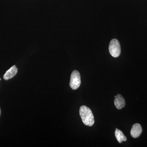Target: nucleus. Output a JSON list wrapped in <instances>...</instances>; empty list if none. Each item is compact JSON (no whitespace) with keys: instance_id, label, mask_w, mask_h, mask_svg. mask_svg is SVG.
<instances>
[{"instance_id":"nucleus-9","label":"nucleus","mask_w":147,"mask_h":147,"mask_svg":"<svg viewBox=\"0 0 147 147\" xmlns=\"http://www.w3.org/2000/svg\"><path fill=\"white\" fill-rule=\"evenodd\" d=\"M1 79H0V81H1Z\"/></svg>"},{"instance_id":"nucleus-8","label":"nucleus","mask_w":147,"mask_h":147,"mask_svg":"<svg viewBox=\"0 0 147 147\" xmlns=\"http://www.w3.org/2000/svg\"><path fill=\"white\" fill-rule=\"evenodd\" d=\"M0 115H1V109H0Z\"/></svg>"},{"instance_id":"nucleus-4","label":"nucleus","mask_w":147,"mask_h":147,"mask_svg":"<svg viewBox=\"0 0 147 147\" xmlns=\"http://www.w3.org/2000/svg\"><path fill=\"white\" fill-rule=\"evenodd\" d=\"M142 128L141 125L139 123H135L133 125L130 131V134L132 137L137 138L142 134Z\"/></svg>"},{"instance_id":"nucleus-6","label":"nucleus","mask_w":147,"mask_h":147,"mask_svg":"<svg viewBox=\"0 0 147 147\" xmlns=\"http://www.w3.org/2000/svg\"><path fill=\"white\" fill-rule=\"evenodd\" d=\"M17 71L18 69L16 66H13L3 76L4 79L5 80H8L13 78L16 75Z\"/></svg>"},{"instance_id":"nucleus-1","label":"nucleus","mask_w":147,"mask_h":147,"mask_svg":"<svg viewBox=\"0 0 147 147\" xmlns=\"http://www.w3.org/2000/svg\"><path fill=\"white\" fill-rule=\"evenodd\" d=\"M79 114L84 124L92 126L94 123V119L93 113L90 108L85 105L81 106L79 110Z\"/></svg>"},{"instance_id":"nucleus-2","label":"nucleus","mask_w":147,"mask_h":147,"mask_svg":"<svg viewBox=\"0 0 147 147\" xmlns=\"http://www.w3.org/2000/svg\"><path fill=\"white\" fill-rule=\"evenodd\" d=\"M109 50L110 55L114 57L117 58L119 56L121 51V46L117 40L113 39L110 41Z\"/></svg>"},{"instance_id":"nucleus-7","label":"nucleus","mask_w":147,"mask_h":147,"mask_svg":"<svg viewBox=\"0 0 147 147\" xmlns=\"http://www.w3.org/2000/svg\"><path fill=\"white\" fill-rule=\"evenodd\" d=\"M115 135L117 140L119 143H122L123 142H125L127 140L126 137L125 136L122 131L119 130L118 129H116V131H115Z\"/></svg>"},{"instance_id":"nucleus-3","label":"nucleus","mask_w":147,"mask_h":147,"mask_svg":"<svg viewBox=\"0 0 147 147\" xmlns=\"http://www.w3.org/2000/svg\"><path fill=\"white\" fill-rule=\"evenodd\" d=\"M81 84V76L77 70L72 71L70 78L69 86L72 90L77 89L80 87Z\"/></svg>"},{"instance_id":"nucleus-5","label":"nucleus","mask_w":147,"mask_h":147,"mask_svg":"<svg viewBox=\"0 0 147 147\" xmlns=\"http://www.w3.org/2000/svg\"><path fill=\"white\" fill-rule=\"evenodd\" d=\"M115 105L118 110H121L125 106V102L124 98L121 95L118 94L116 96L114 100Z\"/></svg>"}]
</instances>
